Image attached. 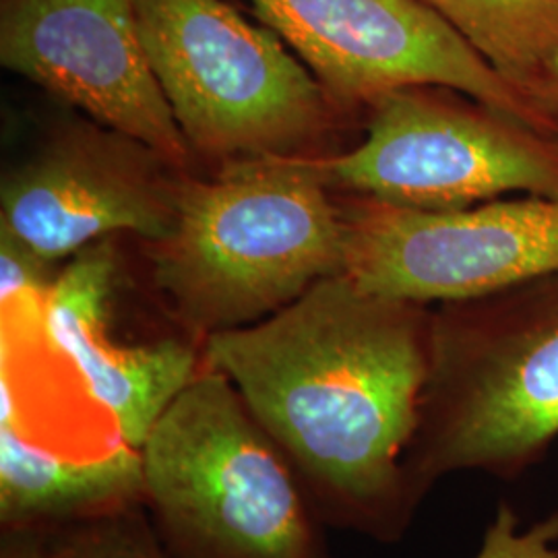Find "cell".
<instances>
[{
  "instance_id": "6",
  "label": "cell",
  "mask_w": 558,
  "mask_h": 558,
  "mask_svg": "<svg viewBox=\"0 0 558 558\" xmlns=\"http://www.w3.org/2000/svg\"><path fill=\"white\" fill-rule=\"evenodd\" d=\"M366 112L354 149L308 158L329 186L422 211L511 193L558 197V140L463 92L410 85Z\"/></svg>"
},
{
  "instance_id": "18",
  "label": "cell",
  "mask_w": 558,
  "mask_h": 558,
  "mask_svg": "<svg viewBox=\"0 0 558 558\" xmlns=\"http://www.w3.org/2000/svg\"><path fill=\"white\" fill-rule=\"evenodd\" d=\"M523 94L538 112L546 133L558 140V57L523 87Z\"/></svg>"
},
{
  "instance_id": "2",
  "label": "cell",
  "mask_w": 558,
  "mask_h": 558,
  "mask_svg": "<svg viewBox=\"0 0 558 558\" xmlns=\"http://www.w3.org/2000/svg\"><path fill=\"white\" fill-rule=\"evenodd\" d=\"M327 189L308 158L230 161L218 179L180 180L172 226L151 242L163 304L209 338L343 274V221Z\"/></svg>"
},
{
  "instance_id": "14",
  "label": "cell",
  "mask_w": 558,
  "mask_h": 558,
  "mask_svg": "<svg viewBox=\"0 0 558 558\" xmlns=\"http://www.w3.org/2000/svg\"><path fill=\"white\" fill-rule=\"evenodd\" d=\"M59 534L69 558H172L143 505L81 521Z\"/></svg>"
},
{
  "instance_id": "13",
  "label": "cell",
  "mask_w": 558,
  "mask_h": 558,
  "mask_svg": "<svg viewBox=\"0 0 558 558\" xmlns=\"http://www.w3.org/2000/svg\"><path fill=\"white\" fill-rule=\"evenodd\" d=\"M424 2L521 94L558 57V0Z\"/></svg>"
},
{
  "instance_id": "3",
  "label": "cell",
  "mask_w": 558,
  "mask_h": 558,
  "mask_svg": "<svg viewBox=\"0 0 558 558\" xmlns=\"http://www.w3.org/2000/svg\"><path fill=\"white\" fill-rule=\"evenodd\" d=\"M558 439V271L433 308L408 474L424 502L458 472L513 482Z\"/></svg>"
},
{
  "instance_id": "1",
  "label": "cell",
  "mask_w": 558,
  "mask_h": 558,
  "mask_svg": "<svg viewBox=\"0 0 558 558\" xmlns=\"http://www.w3.org/2000/svg\"><path fill=\"white\" fill-rule=\"evenodd\" d=\"M430 348V304L338 274L267 319L211 333L205 359L278 442L327 527L398 544L422 505L408 453Z\"/></svg>"
},
{
  "instance_id": "9",
  "label": "cell",
  "mask_w": 558,
  "mask_h": 558,
  "mask_svg": "<svg viewBox=\"0 0 558 558\" xmlns=\"http://www.w3.org/2000/svg\"><path fill=\"white\" fill-rule=\"evenodd\" d=\"M0 62L177 168L193 154L147 59L135 0H0Z\"/></svg>"
},
{
  "instance_id": "16",
  "label": "cell",
  "mask_w": 558,
  "mask_h": 558,
  "mask_svg": "<svg viewBox=\"0 0 558 558\" xmlns=\"http://www.w3.org/2000/svg\"><path fill=\"white\" fill-rule=\"evenodd\" d=\"M52 263L41 260L20 240L0 230V294L2 304L17 299L38 302L44 308L54 279H50Z\"/></svg>"
},
{
  "instance_id": "4",
  "label": "cell",
  "mask_w": 558,
  "mask_h": 558,
  "mask_svg": "<svg viewBox=\"0 0 558 558\" xmlns=\"http://www.w3.org/2000/svg\"><path fill=\"white\" fill-rule=\"evenodd\" d=\"M143 507L172 558H331L317 509L239 389L205 368L140 449Z\"/></svg>"
},
{
  "instance_id": "10",
  "label": "cell",
  "mask_w": 558,
  "mask_h": 558,
  "mask_svg": "<svg viewBox=\"0 0 558 558\" xmlns=\"http://www.w3.org/2000/svg\"><path fill=\"white\" fill-rule=\"evenodd\" d=\"M174 168L98 122L66 129L2 180L0 230L46 263L114 232L156 242L174 220Z\"/></svg>"
},
{
  "instance_id": "7",
  "label": "cell",
  "mask_w": 558,
  "mask_h": 558,
  "mask_svg": "<svg viewBox=\"0 0 558 558\" xmlns=\"http://www.w3.org/2000/svg\"><path fill=\"white\" fill-rule=\"evenodd\" d=\"M339 211L343 274L385 296L458 302L558 271V197L422 211L354 195Z\"/></svg>"
},
{
  "instance_id": "11",
  "label": "cell",
  "mask_w": 558,
  "mask_h": 558,
  "mask_svg": "<svg viewBox=\"0 0 558 558\" xmlns=\"http://www.w3.org/2000/svg\"><path fill=\"white\" fill-rule=\"evenodd\" d=\"M117 274L108 244L85 248L54 278L41 325L110 420L117 440L140 451L170 403L207 368V338L189 329L141 339L122 331Z\"/></svg>"
},
{
  "instance_id": "8",
  "label": "cell",
  "mask_w": 558,
  "mask_h": 558,
  "mask_svg": "<svg viewBox=\"0 0 558 558\" xmlns=\"http://www.w3.org/2000/svg\"><path fill=\"white\" fill-rule=\"evenodd\" d=\"M338 106L368 108L410 85L463 92L546 129L513 83L480 57L424 0H251Z\"/></svg>"
},
{
  "instance_id": "15",
  "label": "cell",
  "mask_w": 558,
  "mask_h": 558,
  "mask_svg": "<svg viewBox=\"0 0 558 558\" xmlns=\"http://www.w3.org/2000/svg\"><path fill=\"white\" fill-rule=\"evenodd\" d=\"M474 558H558V511L521 530L515 509L502 502Z\"/></svg>"
},
{
  "instance_id": "12",
  "label": "cell",
  "mask_w": 558,
  "mask_h": 558,
  "mask_svg": "<svg viewBox=\"0 0 558 558\" xmlns=\"http://www.w3.org/2000/svg\"><path fill=\"white\" fill-rule=\"evenodd\" d=\"M131 505H143L137 449L117 440L75 458L38 445L23 430L13 387L2 377L0 527L64 530Z\"/></svg>"
},
{
  "instance_id": "17",
  "label": "cell",
  "mask_w": 558,
  "mask_h": 558,
  "mask_svg": "<svg viewBox=\"0 0 558 558\" xmlns=\"http://www.w3.org/2000/svg\"><path fill=\"white\" fill-rule=\"evenodd\" d=\"M0 558H69L59 530L0 527Z\"/></svg>"
},
{
  "instance_id": "5",
  "label": "cell",
  "mask_w": 558,
  "mask_h": 558,
  "mask_svg": "<svg viewBox=\"0 0 558 558\" xmlns=\"http://www.w3.org/2000/svg\"><path fill=\"white\" fill-rule=\"evenodd\" d=\"M141 40L193 151L306 158L331 124L320 81L269 27L223 0H135Z\"/></svg>"
}]
</instances>
